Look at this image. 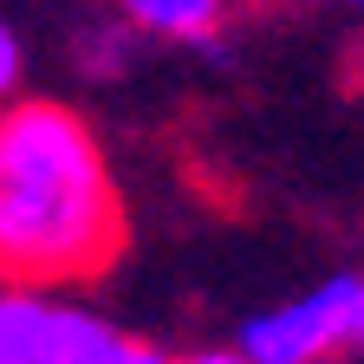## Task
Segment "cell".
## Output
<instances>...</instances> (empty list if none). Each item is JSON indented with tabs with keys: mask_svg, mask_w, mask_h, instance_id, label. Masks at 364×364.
I'll return each mask as SVG.
<instances>
[{
	"mask_svg": "<svg viewBox=\"0 0 364 364\" xmlns=\"http://www.w3.org/2000/svg\"><path fill=\"white\" fill-rule=\"evenodd\" d=\"M117 247V196L98 144L59 105L0 117V273L72 280Z\"/></svg>",
	"mask_w": 364,
	"mask_h": 364,
	"instance_id": "1",
	"label": "cell"
},
{
	"mask_svg": "<svg viewBox=\"0 0 364 364\" xmlns=\"http://www.w3.org/2000/svg\"><path fill=\"white\" fill-rule=\"evenodd\" d=\"M345 299H351V280H332L280 312H260L247 318L241 351L254 364H318L332 345H345Z\"/></svg>",
	"mask_w": 364,
	"mask_h": 364,
	"instance_id": "2",
	"label": "cell"
},
{
	"mask_svg": "<svg viewBox=\"0 0 364 364\" xmlns=\"http://www.w3.org/2000/svg\"><path fill=\"white\" fill-rule=\"evenodd\" d=\"M46 332H53V306L0 293V364H46Z\"/></svg>",
	"mask_w": 364,
	"mask_h": 364,
	"instance_id": "3",
	"label": "cell"
},
{
	"mask_svg": "<svg viewBox=\"0 0 364 364\" xmlns=\"http://www.w3.org/2000/svg\"><path fill=\"white\" fill-rule=\"evenodd\" d=\"M117 338L85 312H53V332H46V364H98Z\"/></svg>",
	"mask_w": 364,
	"mask_h": 364,
	"instance_id": "4",
	"label": "cell"
},
{
	"mask_svg": "<svg viewBox=\"0 0 364 364\" xmlns=\"http://www.w3.org/2000/svg\"><path fill=\"white\" fill-rule=\"evenodd\" d=\"M150 33H176V39H202L221 14V0H124Z\"/></svg>",
	"mask_w": 364,
	"mask_h": 364,
	"instance_id": "5",
	"label": "cell"
},
{
	"mask_svg": "<svg viewBox=\"0 0 364 364\" xmlns=\"http://www.w3.org/2000/svg\"><path fill=\"white\" fill-rule=\"evenodd\" d=\"M345 345H364V280H351V299H345Z\"/></svg>",
	"mask_w": 364,
	"mask_h": 364,
	"instance_id": "6",
	"label": "cell"
},
{
	"mask_svg": "<svg viewBox=\"0 0 364 364\" xmlns=\"http://www.w3.org/2000/svg\"><path fill=\"white\" fill-rule=\"evenodd\" d=\"M14 72H20V46H14V33L0 26V98L14 91Z\"/></svg>",
	"mask_w": 364,
	"mask_h": 364,
	"instance_id": "7",
	"label": "cell"
},
{
	"mask_svg": "<svg viewBox=\"0 0 364 364\" xmlns=\"http://www.w3.org/2000/svg\"><path fill=\"white\" fill-rule=\"evenodd\" d=\"M98 364H169V358H156V351H144V345H124V338H117Z\"/></svg>",
	"mask_w": 364,
	"mask_h": 364,
	"instance_id": "8",
	"label": "cell"
},
{
	"mask_svg": "<svg viewBox=\"0 0 364 364\" xmlns=\"http://www.w3.org/2000/svg\"><path fill=\"white\" fill-rule=\"evenodd\" d=\"M189 364H254L247 351H202V358H189Z\"/></svg>",
	"mask_w": 364,
	"mask_h": 364,
	"instance_id": "9",
	"label": "cell"
}]
</instances>
